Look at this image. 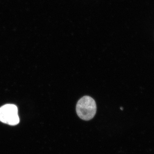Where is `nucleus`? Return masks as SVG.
Segmentation results:
<instances>
[{
    "mask_svg": "<svg viewBox=\"0 0 154 154\" xmlns=\"http://www.w3.org/2000/svg\"><path fill=\"white\" fill-rule=\"evenodd\" d=\"M18 108L13 104H7L0 107V121L14 126L19 123Z\"/></svg>",
    "mask_w": 154,
    "mask_h": 154,
    "instance_id": "nucleus-2",
    "label": "nucleus"
},
{
    "mask_svg": "<svg viewBox=\"0 0 154 154\" xmlns=\"http://www.w3.org/2000/svg\"><path fill=\"white\" fill-rule=\"evenodd\" d=\"M76 110L81 119L86 121L91 120L96 115V102L91 96H84L77 102Z\"/></svg>",
    "mask_w": 154,
    "mask_h": 154,
    "instance_id": "nucleus-1",
    "label": "nucleus"
}]
</instances>
